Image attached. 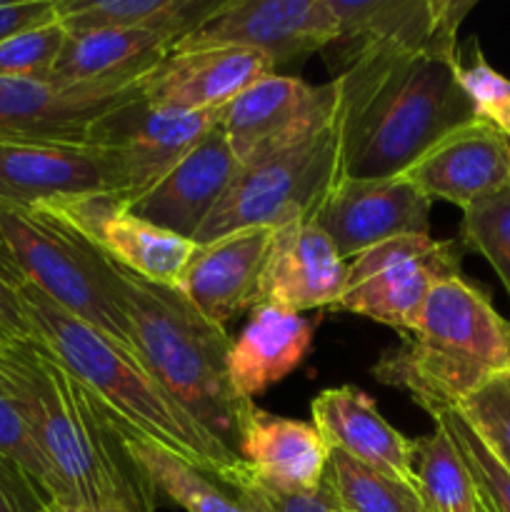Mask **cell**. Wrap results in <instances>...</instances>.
Here are the masks:
<instances>
[{
	"label": "cell",
	"mask_w": 510,
	"mask_h": 512,
	"mask_svg": "<svg viewBox=\"0 0 510 512\" xmlns=\"http://www.w3.org/2000/svg\"><path fill=\"white\" fill-rule=\"evenodd\" d=\"M0 385L53 470L58 503L158 510V493L130 453L120 420L38 338L0 325Z\"/></svg>",
	"instance_id": "cell-1"
},
{
	"label": "cell",
	"mask_w": 510,
	"mask_h": 512,
	"mask_svg": "<svg viewBox=\"0 0 510 512\" xmlns=\"http://www.w3.org/2000/svg\"><path fill=\"white\" fill-rule=\"evenodd\" d=\"M458 40L373 45L333 75L345 178L403 175L438 140L475 123L460 85Z\"/></svg>",
	"instance_id": "cell-2"
},
{
	"label": "cell",
	"mask_w": 510,
	"mask_h": 512,
	"mask_svg": "<svg viewBox=\"0 0 510 512\" xmlns=\"http://www.w3.org/2000/svg\"><path fill=\"white\" fill-rule=\"evenodd\" d=\"M15 295L30 335L38 338L85 388L93 390L115 418L218 478V483L235 465L243 463L238 453L220 445L188 418V413L155 383L133 350L90 328L25 280L15 288Z\"/></svg>",
	"instance_id": "cell-3"
},
{
	"label": "cell",
	"mask_w": 510,
	"mask_h": 512,
	"mask_svg": "<svg viewBox=\"0 0 510 512\" xmlns=\"http://www.w3.org/2000/svg\"><path fill=\"white\" fill-rule=\"evenodd\" d=\"M123 273L133 350L155 383L205 433L238 453L240 433L255 403L235 390L228 370L230 340L175 288Z\"/></svg>",
	"instance_id": "cell-4"
},
{
	"label": "cell",
	"mask_w": 510,
	"mask_h": 512,
	"mask_svg": "<svg viewBox=\"0 0 510 512\" xmlns=\"http://www.w3.org/2000/svg\"><path fill=\"white\" fill-rule=\"evenodd\" d=\"M510 368V323L463 275L438 280L413 333L388 350L373 375L405 390L425 413L455 408L490 375Z\"/></svg>",
	"instance_id": "cell-5"
},
{
	"label": "cell",
	"mask_w": 510,
	"mask_h": 512,
	"mask_svg": "<svg viewBox=\"0 0 510 512\" xmlns=\"http://www.w3.org/2000/svg\"><path fill=\"white\" fill-rule=\"evenodd\" d=\"M0 245L25 283L133 350L120 265L43 205L0 203ZM135 353V350H133Z\"/></svg>",
	"instance_id": "cell-6"
},
{
	"label": "cell",
	"mask_w": 510,
	"mask_h": 512,
	"mask_svg": "<svg viewBox=\"0 0 510 512\" xmlns=\"http://www.w3.org/2000/svg\"><path fill=\"white\" fill-rule=\"evenodd\" d=\"M343 178V135L335 105L333 115L308 135L243 165L193 243H210L245 228L278 230L315 220Z\"/></svg>",
	"instance_id": "cell-7"
},
{
	"label": "cell",
	"mask_w": 510,
	"mask_h": 512,
	"mask_svg": "<svg viewBox=\"0 0 510 512\" xmlns=\"http://www.w3.org/2000/svg\"><path fill=\"white\" fill-rule=\"evenodd\" d=\"M460 275V250L430 235L395 238L348 260L340 313L363 315L380 325L413 333L425 298L438 280Z\"/></svg>",
	"instance_id": "cell-8"
},
{
	"label": "cell",
	"mask_w": 510,
	"mask_h": 512,
	"mask_svg": "<svg viewBox=\"0 0 510 512\" xmlns=\"http://www.w3.org/2000/svg\"><path fill=\"white\" fill-rule=\"evenodd\" d=\"M338 38L340 25L328 0H223L170 53L245 48L263 53L278 68L333 48Z\"/></svg>",
	"instance_id": "cell-9"
},
{
	"label": "cell",
	"mask_w": 510,
	"mask_h": 512,
	"mask_svg": "<svg viewBox=\"0 0 510 512\" xmlns=\"http://www.w3.org/2000/svg\"><path fill=\"white\" fill-rule=\"evenodd\" d=\"M218 120L220 108H163L140 95L95 120L85 145L110 150L118 158L128 183L123 203H128L170 173L210 130L218 128Z\"/></svg>",
	"instance_id": "cell-10"
},
{
	"label": "cell",
	"mask_w": 510,
	"mask_h": 512,
	"mask_svg": "<svg viewBox=\"0 0 510 512\" xmlns=\"http://www.w3.org/2000/svg\"><path fill=\"white\" fill-rule=\"evenodd\" d=\"M338 105V85H308L293 75L270 73L220 108L223 130L240 168L295 143L330 118Z\"/></svg>",
	"instance_id": "cell-11"
},
{
	"label": "cell",
	"mask_w": 510,
	"mask_h": 512,
	"mask_svg": "<svg viewBox=\"0 0 510 512\" xmlns=\"http://www.w3.org/2000/svg\"><path fill=\"white\" fill-rule=\"evenodd\" d=\"M128 193L110 150L73 143L0 140V203L48 205L93 195Z\"/></svg>",
	"instance_id": "cell-12"
},
{
	"label": "cell",
	"mask_w": 510,
	"mask_h": 512,
	"mask_svg": "<svg viewBox=\"0 0 510 512\" xmlns=\"http://www.w3.org/2000/svg\"><path fill=\"white\" fill-rule=\"evenodd\" d=\"M145 78L75 88L48 80L0 78V140L83 145L95 120L143 95Z\"/></svg>",
	"instance_id": "cell-13"
},
{
	"label": "cell",
	"mask_w": 510,
	"mask_h": 512,
	"mask_svg": "<svg viewBox=\"0 0 510 512\" xmlns=\"http://www.w3.org/2000/svg\"><path fill=\"white\" fill-rule=\"evenodd\" d=\"M433 200L408 178H343L315 223L345 260L395 238L430 235Z\"/></svg>",
	"instance_id": "cell-14"
},
{
	"label": "cell",
	"mask_w": 510,
	"mask_h": 512,
	"mask_svg": "<svg viewBox=\"0 0 510 512\" xmlns=\"http://www.w3.org/2000/svg\"><path fill=\"white\" fill-rule=\"evenodd\" d=\"M43 208L73 225L115 265L165 288H178L180 275L195 250L193 240L168 233L130 213L123 205V195H93L48 203Z\"/></svg>",
	"instance_id": "cell-15"
},
{
	"label": "cell",
	"mask_w": 510,
	"mask_h": 512,
	"mask_svg": "<svg viewBox=\"0 0 510 512\" xmlns=\"http://www.w3.org/2000/svg\"><path fill=\"white\" fill-rule=\"evenodd\" d=\"M348 278V260L315 220L273 230L263 273L258 280V303L300 313L338 305Z\"/></svg>",
	"instance_id": "cell-16"
},
{
	"label": "cell",
	"mask_w": 510,
	"mask_h": 512,
	"mask_svg": "<svg viewBox=\"0 0 510 512\" xmlns=\"http://www.w3.org/2000/svg\"><path fill=\"white\" fill-rule=\"evenodd\" d=\"M238 173L240 163L223 130L213 128L153 188L123 205L150 225L195 240Z\"/></svg>",
	"instance_id": "cell-17"
},
{
	"label": "cell",
	"mask_w": 510,
	"mask_h": 512,
	"mask_svg": "<svg viewBox=\"0 0 510 512\" xmlns=\"http://www.w3.org/2000/svg\"><path fill=\"white\" fill-rule=\"evenodd\" d=\"M270 238V228H245L195 245L175 290L203 318L225 328L228 320L258 303V280Z\"/></svg>",
	"instance_id": "cell-18"
},
{
	"label": "cell",
	"mask_w": 510,
	"mask_h": 512,
	"mask_svg": "<svg viewBox=\"0 0 510 512\" xmlns=\"http://www.w3.org/2000/svg\"><path fill=\"white\" fill-rule=\"evenodd\" d=\"M403 175L430 200H445L465 210L510 185V138L475 120L438 140Z\"/></svg>",
	"instance_id": "cell-19"
},
{
	"label": "cell",
	"mask_w": 510,
	"mask_h": 512,
	"mask_svg": "<svg viewBox=\"0 0 510 512\" xmlns=\"http://www.w3.org/2000/svg\"><path fill=\"white\" fill-rule=\"evenodd\" d=\"M310 415L330 450H340L358 463L418 490L413 440L380 415L368 393L355 385L328 388L315 395Z\"/></svg>",
	"instance_id": "cell-20"
},
{
	"label": "cell",
	"mask_w": 510,
	"mask_h": 512,
	"mask_svg": "<svg viewBox=\"0 0 510 512\" xmlns=\"http://www.w3.org/2000/svg\"><path fill=\"white\" fill-rule=\"evenodd\" d=\"M238 455L250 480L273 493H318L330 445L313 423L280 418L253 405L240 433Z\"/></svg>",
	"instance_id": "cell-21"
},
{
	"label": "cell",
	"mask_w": 510,
	"mask_h": 512,
	"mask_svg": "<svg viewBox=\"0 0 510 512\" xmlns=\"http://www.w3.org/2000/svg\"><path fill=\"white\" fill-rule=\"evenodd\" d=\"M270 73L273 63L255 50H183L160 60L158 68L145 78L143 98L163 108L215 110Z\"/></svg>",
	"instance_id": "cell-22"
},
{
	"label": "cell",
	"mask_w": 510,
	"mask_h": 512,
	"mask_svg": "<svg viewBox=\"0 0 510 512\" xmlns=\"http://www.w3.org/2000/svg\"><path fill=\"white\" fill-rule=\"evenodd\" d=\"M340 25L338 58L373 45H428L458 40V28L473 3L458 0H328Z\"/></svg>",
	"instance_id": "cell-23"
},
{
	"label": "cell",
	"mask_w": 510,
	"mask_h": 512,
	"mask_svg": "<svg viewBox=\"0 0 510 512\" xmlns=\"http://www.w3.org/2000/svg\"><path fill=\"white\" fill-rule=\"evenodd\" d=\"M175 35L148 28H100L68 33L48 83L115 85L143 80L170 55Z\"/></svg>",
	"instance_id": "cell-24"
},
{
	"label": "cell",
	"mask_w": 510,
	"mask_h": 512,
	"mask_svg": "<svg viewBox=\"0 0 510 512\" xmlns=\"http://www.w3.org/2000/svg\"><path fill=\"white\" fill-rule=\"evenodd\" d=\"M310 345V320L275 305H255L248 325L230 340L228 370L235 390L253 403V398L300 368Z\"/></svg>",
	"instance_id": "cell-25"
},
{
	"label": "cell",
	"mask_w": 510,
	"mask_h": 512,
	"mask_svg": "<svg viewBox=\"0 0 510 512\" xmlns=\"http://www.w3.org/2000/svg\"><path fill=\"white\" fill-rule=\"evenodd\" d=\"M223 0H55V18L68 33L100 28H148L183 35L198 28Z\"/></svg>",
	"instance_id": "cell-26"
},
{
	"label": "cell",
	"mask_w": 510,
	"mask_h": 512,
	"mask_svg": "<svg viewBox=\"0 0 510 512\" xmlns=\"http://www.w3.org/2000/svg\"><path fill=\"white\" fill-rule=\"evenodd\" d=\"M120 425H123L130 453L143 468L145 478L153 485L158 498L170 500L185 512H248L238 495L225 493L213 475L203 473L193 463L180 458L178 453L125 425L123 420Z\"/></svg>",
	"instance_id": "cell-27"
},
{
	"label": "cell",
	"mask_w": 510,
	"mask_h": 512,
	"mask_svg": "<svg viewBox=\"0 0 510 512\" xmlns=\"http://www.w3.org/2000/svg\"><path fill=\"white\" fill-rule=\"evenodd\" d=\"M323 490L335 512H425L413 485L378 473L340 450H330Z\"/></svg>",
	"instance_id": "cell-28"
},
{
	"label": "cell",
	"mask_w": 510,
	"mask_h": 512,
	"mask_svg": "<svg viewBox=\"0 0 510 512\" xmlns=\"http://www.w3.org/2000/svg\"><path fill=\"white\" fill-rule=\"evenodd\" d=\"M415 478L423 508L430 512H478V488L468 465L443 428L413 440Z\"/></svg>",
	"instance_id": "cell-29"
},
{
	"label": "cell",
	"mask_w": 510,
	"mask_h": 512,
	"mask_svg": "<svg viewBox=\"0 0 510 512\" xmlns=\"http://www.w3.org/2000/svg\"><path fill=\"white\" fill-rule=\"evenodd\" d=\"M438 428L450 435L458 448L460 458L468 465L473 483L478 488L480 503L490 512H510V473L495 460V455L485 448L468 420L458 408H440L430 413Z\"/></svg>",
	"instance_id": "cell-30"
},
{
	"label": "cell",
	"mask_w": 510,
	"mask_h": 512,
	"mask_svg": "<svg viewBox=\"0 0 510 512\" xmlns=\"http://www.w3.org/2000/svg\"><path fill=\"white\" fill-rule=\"evenodd\" d=\"M460 245L483 255L510 295V185L463 210Z\"/></svg>",
	"instance_id": "cell-31"
},
{
	"label": "cell",
	"mask_w": 510,
	"mask_h": 512,
	"mask_svg": "<svg viewBox=\"0 0 510 512\" xmlns=\"http://www.w3.org/2000/svg\"><path fill=\"white\" fill-rule=\"evenodd\" d=\"M455 408L510 473V368L490 375Z\"/></svg>",
	"instance_id": "cell-32"
},
{
	"label": "cell",
	"mask_w": 510,
	"mask_h": 512,
	"mask_svg": "<svg viewBox=\"0 0 510 512\" xmlns=\"http://www.w3.org/2000/svg\"><path fill=\"white\" fill-rule=\"evenodd\" d=\"M68 30L58 18L15 33L0 43V78L48 80Z\"/></svg>",
	"instance_id": "cell-33"
},
{
	"label": "cell",
	"mask_w": 510,
	"mask_h": 512,
	"mask_svg": "<svg viewBox=\"0 0 510 512\" xmlns=\"http://www.w3.org/2000/svg\"><path fill=\"white\" fill-rule=\"evenodd\" d=\"M0 455H5L10 463L18 465L33 480L35 488L45 498V503L58 498V485H55L53 470H50L48 460L43 458L38 443L33 440L28 425L20 418L18 408L8 398L3 385H0Z\"/></svg>",
	"instance_id": "cell-34"
},
{
	"label": "cell",
	"mask_w": 510,
	"mask_h": 512,
	"mask_svg": "<svg viewBox=\"0 0 510 512\" xmlns=\"http://www.w3.org/2000/svg\"><path fill=\"white\" fill-rule=\"evenodd\" d=\"M460 85L468 95L480 123L498 128L510 138V78L493 68L480 53V45L473 43V58L468 65L460 63Z\"/></svg>",
	"instance_id": "cell-35"
},
{
	"label": "cell",
	"mask_w": 510,
	"mask_h": 512,
	"mask_svg": "<svg viewBox=\"0 0 510 512\" xmlns=\"http://www.w3.org/2000/svg\"><path fill=\"white\" fill-rule=\"evenodd\" d=\"M223 485L228 488H245L260 500L265 512H335L333 503L325 495V490L320 488L318 493H298V495H285V493H273V490H265L260 485H255L250 480L248 470H245V463L235 465L223 480Z\"/></svg>",
	"instance_id": "cell-36"
},
{
	"label": "cell",
	"mask_w": 510,
	"mask_h": 512,
	"mask_svg": "<svg viewBox=\"0 0 510 512\" xmlns=\"http://www.w3.org/2000/svg\"><path fill=\"white\" fill-rule=\"evenodd\" d=\"M0 512H45V498L33 480L0 455Z\"/></svg>",
	"instance_id": "cell-37"
},
{
	"label": "cell",
	"mask_w": 510,
	"mask_h": 512,
	"mask_svg": "<svg viewBox=\"0 0 510 512\" xmlns=\"http://www.w3.org/2000/svg\"><path fill=\"white\" fill-rule=\"evenodd\" d=\"M55 20V0H18L0 3V43L23 30Z\"/></svg>",
	"instance_id": "cell-38"
},
{
	"label": "cell",
	"mask_w": 510,
	"mask_h": 512,
	"mask_svg": "<svg viewBox=\"0 0 510 512\" xmlns=\"http://www.w3.org/2000/svg\"><path fill=\"white\" fill-rule=\"evenodd\" d=\"M15 288L18 285L0 270V325L15 330V333L30 335V328L25 323V315L18 303V295H15Z\"/></svg>",
	"instance_id": "cell-39"
},
{
	"label": "cell",
	"mask_w": 510,
	"mask_h": 512,
	"mask_svg": "<svg viewBox=\"0 0 510 512\" xmlns=\"http://www.w3.org/2000/svg\"><path fill=\"white\" fill-rule=\"evenodd\" d=\"M0 270H3V273L8 275V278L13 280L15 285H20V283H23V278H20V275H18V270H15L13 260H10V255L5 253V248H3V245H0Z\"/></svg>",
	"instance_id": "cell-40"
},
{
	"label": "cell",
	"mask_w": 510,
	"mask_h": 512,
	"mask_svg": "<svg viewBox=\"0 0 510 512\" xmlns=\"http://www.w3.org/2000/svg\"><path fill=\"white\" fill-rule=\"evenodd\" d=\"M233 490H235V495H238L240 503H243L245 508H248V512H265L263 505H260V500L255 498V495L250 493V490H245V488H233Z\"/></svg>",
	"instance_id": "cell-41"
},
{
	"label": "cell",
	"mask_w": 510,
	"mask_h": 512,
	"mask_svg": "<svg viewBox=\"0 0 510 512\" xmlns=\"http://www.w3.org/2000/svg\"><path fill=\"white\" fill-rule=\"evenodd\" d=\"M45 512H100V510L85 508V505L58 503V500H50V503H45Z\"/></svg>",
	"instance_id": "cell-42"
},
{
	"label": "cell",
	"mask_w": 510,
	"mask_h": 512,
	"mask_svg": "<svg viewBox=\"0 0 510 512\" xmlns=\"http://www.w3.org/2000/svg\"><path fill=\"white\" fill-rule=\"evenodd\" d=\"M478 512H490L488 508H485V505L483 503H478Z\"/></svg>",
	"instance_id": "cell-43"
},
{
	"label": "cell",
	"mask_w": 510,
	"mask_h": 512,
	"mask_svg": "<svg viewBox=\"0 0 510 512\" xmlns=\"http://www.w3.org/2000/svg\"><path fill=\"white\" fill-rule=\"evenodd\" d=\"M425 512H430V510H425Z\"/></svg>",
	"instance_id": "cell-44"
}]
</instances>
